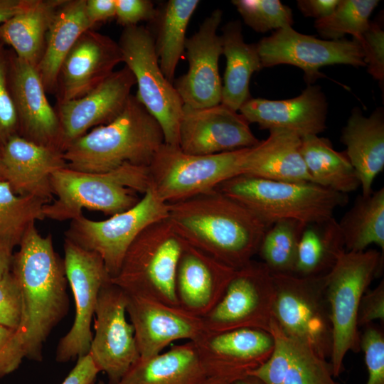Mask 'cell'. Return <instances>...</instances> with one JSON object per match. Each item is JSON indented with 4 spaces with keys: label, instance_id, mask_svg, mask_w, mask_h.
I'll return each instance as SVG.
<instances>
[{
    "label": "cell",
    "instance_id": "obj_22",
    "mask_svg": "<svg viewBox=\"0 0 384 384\" xmlns=\"http://www.w3.org/2000/svg\"><path fill=\"white\" fill-rule=\"evenodd\" d=\"M194 343L208 375H228L238 378L247 375L264 363L274 346L272 334L256 328L206 331Z\"/></svg>",
    "mask_w": 384,
    "mask_h": 384
},
{
    "label": "cell",
    "instance_id": "obj_54",
    "mask_svg": "<svg viewBox=\"0 0 384 384\" xmlns=\"http://www.w3.org/2000/svg\"><path fill=\"white\" fill-rule=\"evenodd\" d=\"M232 384H262L255 377L247 375L235 380Z\"/></svg>",
    "mask_w": 384,
    "mask_h": 384
},
{
    "label": "cell",
    "instance_id": "obj_21",
    "mask_svg": "<svg viewBox=\"0 0 384 384\" xmlns=\"http://www.w3.org/2000/svg\"><path fill=\"white\" fill-rule=\"evenodd\" d=\"M127 294V313L142 358L156 355L176 341L195 342L206 331L202 318L179 306Z\"/></svg>",
    "mask_w": 384,
    "mask_h": 384
},
{
    "label": "cell",
    "instance_id": "obj_2",
    "mask_svg": "<svg viewBox=\"0 0 384 384\" xmlns=\"http://www.w3.org/2000/svg\"><path fill=\"white\" fill-rule=\"evenodd\" d=\"M166 220L188 245L234 270L252 260L269 228L216 189L168 204Z\"/></svg>",
    "mask_w": 384,
    "mask_h": 384
},
{
    "label": "cell",
    "instance_id": "obj_13",
    "mask_svg": "<svg viewBox=\"0 0 384 384\" xmlns=\"http://www.w3.org/2000/svg\"><path fill=\"white\" fill-rule=\"evenodd\" d=\"M64 266L74 297L75 314L70 331L60 338L56 361L68 362L87 355L92 338V320L102 287L110 279L102 258L65 238Z\"/></svg>",
    "mask_w": 384,
    "mask_h": 384
},
{
    "label": "cell",
    "instance_id": "obj_14",
    "mask_svg": "<svg viewBox=\"0 0 384 384\" xmlns=\"http://www.w3.org/2000/svg\"><path fill=\"white\" fill-rule=\"evenodd\" d=\"M127 304V293L110 279L99 293L88 353L108 384H117L140 357Z\"/></svg>",
    "mask_w": 384,
    "mask_h": 384
},
{
    "label": "cell",
    "instance_id": "obj_16",
    "mask_svg": "<svg viewBox=\"0 0 384 384\" xmlns=\"http://www.w3.org/2000/svg\"><path fill=\"white\" fill-rule=\"evenodd\" d=\"M222 16L220 9L214 10L204 19L198 31L186 38L185 50L188 70L174 81L183 106L202 109L221 102L218 60L223 54V46L217 30Z\"/></svg>",
    "mask_w": 384,
    "mask_h": 384
},
{
    "label": "cell",
    "instance_id": "obj_7",
    "mask_svg": "<svg viewBox=\"0 0 384 384\" xmlns=\"http://www.w3.org/2000/svg\"><path fill=\"white\" fill-rule=\"evenodd\" d=\"M383 267V255L376 250H344L326 273V292L333 336L329 362L335 378L343 370L346 355L361 351L357 323L360 302Z\"/></svg>",
    "mask_w": 384,
    "mask_h": 384
},
{
    "label": "cell",
    "instance_id": "obj_12",
    "mask_svg": "<svg viewBox=\"0 0 384 384\" xmlns=\"http://www.w3.org/2000/svg\"><path fill=\"white\" fill-rule=\"evenodd\" d=\"M272 275L262 262L251 260L235 270L222 296L202 320L206 331L256 328L270 332L273 321Z\"/></svg>",
    "mask_w": 384,
    "mask_h": 384
},
{
    "label": "cell",
    "instance_id": "obj_44",
    "mask_svg": "<svg viewBox=\"0 0 384 384\" xmlns=\"http://www.w3.org/2000/svg\"><path fill=\"white\" fill-rule=\"evenodd\" d=\"M22 316V297L11 272L0 277V324L16 330Z\"/></svg>",
    "mask_w": 384,
    "mask_h": 384
},
{
    "label": "cell",
    "instance_id": "obj_33",
    "mask_svg": "<svg viewBox=\"0 0 384 384\" xmlns=\"http://www.w3.org/2000/svg\"><path fill=\"white\" fill-rule=\"evenodd\" d=\"M198 0H169L158 9L154 21L157 24L155 48L165 78L172 84L177 64L185 50L189 21Z\"/></svg>",
    "mask_w": 384,
    "mask_h": 384
},
{
    "label": "cell",
    "instance_id": "obj_9",
    "mask_svg": "<svg viewBox=\"0 0 384 384\" xmlns=\"http://www.w3.org/2000/svg\"><path fill=\"white\" fill-rule=\"evenodd\" d=\"M244 150L193 155L164 143L148 166L149 188L168 204L210 191L239 175Z\"/></svg>",
    "mask_w": 384,
    "mask_h": 384
},
{
    "label": "cell",
    "instance_id": "obj_40",
    "mask_svg": "<svg viewBox=\"0 0 384 384\" xmlns=\"http://www.w3.org/2000/svg\"><path fill=\"white\" fill-rule=\"evenodd\" d=\"M245 23L256 32L292 26V12L279 0H233Z\"/></svg>",
    "mask_w": 384,
    "mask_h": 384
},
{
    "label": "cell",
    "instance_id": "obj_50",
    "mask_svg": "<svg viewBox=\"0 0 384 384\" xmlns=\"http://www.w3.org/2000/svg\"><path fill=\"white\" fill-rule=\"evenodd\" d=\"M339 1L298 0L297 2L299 9L305 16L320 19L330 15L337 6Z\"/></svg>",
    "mask_w": 384,
    "mask_h": 384
},
{
    "label": "cell",
    "instance_id": "obj_15",
    "mask_svg": "<svg viewBox=\"0 0 384 384\" xmlns=\"http://www.w3.org/2000/svg\"><path fill=\"white\" fill-rule=\"evenodd\" d=\"M256 45L262 68L281 64L297 66L303 70L309 83L323 75L319 70L326 65L366 66L361 48L355 40H321L302 34L292 26L276 30Z\"/></svg>",
    "mask_w": 384,
    "mask_h": 384
},
{
    "label": "cell",
    "instance_id": "obj_51",
    "mask_svg": "<svg viewBox=\"0 0 384 384\" xmlns=\"http://www.w3.org/2000/svg\"><path fill=\"white\" fill-rule=\"evenodd\" d=\"M34 0H0V25L27 9Z\"/></svg>",
    "mask_w": 384,
    "mask_h": 384
},
{
    "label": "cell",
    "instance_id": "obj_24",
    "mask_svg": "<svg viewBox=\"0 0 384 384\" xmlns=\"http://www.w3.org/2000/svg\"><path fill=\"white\" fill-rule=\"evenodd\" d=\"M248 123L262 129H286L299 137L318 135L326 129L327 103L319 86L309 85L299 96L283 100L250 98L240 108Z\"/></svg>",
    "mask_w": 384,
    "mask_h": 384
},
{
    "label": "cell",
    "instance_id": "obj_34",
    "mask_svg": "<svg viewBox=\"0 0 384 384\" xmlns=\"http://www.w3.org/2000/svg\"><path fill=\"white\" fill-rule=\"evenodd\" d=\"M338 226L346 251L361 252L375 245L384 252V188L360 195Z\"/></svg>",
    "mask_w": 384,
    "mask_h": 384
},
{
    "label": "cell",
    "instance_id": "obj_26",
    "mask_svg": "<svg viewBox=\"0 0 384 384\" xmlns=\"http://www.w3.org/2000/svg\"><path fill=\"white\" fill-rule=\"evenodd\" d=\"M302 137L286 129L270 130L267 139L245 149L239 175L264 179L311 182L301 154Z\"/></svg>",
    "mask_w": 384,
    "mask_h": 384
},
{
    "label": "cell",
    "instance_id": "obj_49",
    "mask_svg": "<svg viewBox=\"0 0 384 384\" xmlns=\"http://www.w3.org/2000/svg\"><path fill=\"white\" fill-rule=\"evenodd\" d=\"M85 10L88 18L95 26L115 18V0H86Z\"/></svg>",
    "mask_w": 384,
    "mask_h": 384
},
{
    "label": "cell",
    "instance_id": "obj_17",
    "mask_svg": "<svg viewBox=\"0 0 384 384\" xmlns=\"http://www.w3.org/2000/svg\"><path fill=\"white\" fill-rule=\"evenodd\" d=\"M260 140L248 122L227 106L183 107L178 128V147L186 154L210 155L250 148Z\"/></svg>",
    "mask_w": 384,
    "mask_h": 384
},
{
    "label": "cell",
    "instance_id": "obj_19",
    "mask_svg": "<svg viewBox=\"0 0 384 384\" xmlns=\"http://www.w3.org/2000/svg\"><path fill=\"white\" fill-rule=\"evenodd\" d=\"M135 84L132 73L124 65L82 97L56 104L63 152L92 129L116 118L125 107Z\"/></svg>",
    "mask_w": 384,
    "mask_h": 384
},
{
    "label": "cell",
    "instance_id": "obj_6",
    "mask_svg": "<svg viewBox=\"0 0 384 384\" xmlns=\"http://www.w3.org/2000/svg\"><path fill=\"white\" fill-rule=\"evenodd\" d=\"M186 245L166 218L151 223L132 242L110 281L128 294L179 306L176 275Z\"/></svg>",
    "mask_w": 384,
    "mask_h": 384
},
{
    "label": "cell",
    "instance_id": "obj_30",
    "mask_svg": "<svg viewBox=\"0 0 384 384\" xmlns=\"http://www.w3.org/2000/svg\"><path fill=\"white\" fill-rule=\"evenodd\" d=\"M220 36L226 66L222 84L221 104L234 111L250 98L252 74L262 68L256 43H247L240 21L225 24Z\"/></svg>",
    "mask_w": 384,
    "mask_h": 384
},
{
    "label": "cell",
    "instance_id": "obj_53",
    "mask_svg": "<svg viewBox=\"0 0 384 384\" xmlns=\"http://www.w3.org/2000/svg\"><path fill=\"white\" fill-rule=\"evenodd\" d=\"M12 257L0 247V277L11 272Z\"/></svg>",
    "mask_w": 384,
    "mask_h": 384
},
{
    "label": "cell",
    "instance_id": "obj_27",
    "mask_svg": "<svg viewBox=\"0 0 384 384\" xmlns=\"http://www.w3.org/2000/svg\"><path fill=\"white\" fill-rule=\"evenodd\" d=\"M341 141L360 181L361 195L373 191V183L384 169V116L382 108L364 117L359 109L352 111L341 132Z\"/></svg>",
    "mask_w": 384,
    "mask_h": 384
},
{
    "label": "cell",
    "instance_id": "obj_8",
    "mask_svg": "<svg viewBox=\"0 0 384 384\" xmlns=\"http://www.w3.org/2000/svg\"><path fill=\"white\" fill-rule=\"evenodd\" d=\"M273 319L287 336L324 358L332 350V326L326 297V273L302 277L273 274Z\"/></svg>",
    "mask_w": 384,
    "mask_h": 384
},
{
    "label": "cell",
    "instance_id": "obj_39",
    "mask_svg": "<svg viewBox=\"0 0 384 384\" xmlns=\"http://www.w3.org/2000/svg\"><path fill=\"white\" fill-rule=\"evenodd\" d=\"M292 348L291 363L282 384H341L335 380L326 358L293 338Z\"/></svg>",
    "mask_w": 384,
    "mask_h": 384
},
{
    "label": "cell",
    "instance_id": "obj_28",
    "mask_svg": "<svg viewBox=\"0 0 384 384\" xmlns=\"http://www.w3.org/2000/svg\"><path fill=\"white\" fill-rule=\"evenodd\" d=\"M208 376L196 344L186 341L139 358L117 384H200Z\"/></svg>",
    "mask_w": 384,
    "mask_h": 384
},
{
    "label": "cell",
    "instance_id": "obj_46",
    "mask_svg": "<svg viewBox=\"0 0 384 384\" xmlns=\"http://www.w3.org/2000/svg\"><path fill=\"white\" fill-rule=\"evenodd\" d=\"M24 358L16 330L0 324V378L16 370Z\"/></svg>",
    "mask_w": 384,
    "mask_h": 384
},
{
    "label": "cell",
    "instance_id": "obj_10",
    "mask_svg": "<svg viewBox=\"0 0 384 384\" xmlns=\"http://www.w3.org/2000/svg\"><path fill=\"white\" fill-rule=\"evenodd\" d=\"M118 43L123 63L137 85L136 97L160 124L164 143L178 146L183 104L161 70L154 37L146 28L137 25L124 28Z\"/></svg>",
    "mask_w": 384,
    "mask_h": 384
},
{
    "label": "cell",
    "instance_id": "obj_55",
    "mask_svg": "<svg viewBox=\"0 0 384 384\" xmlns=\"http://www.w3.org/2000/svg\"><path fill=\"white\" fill-rule=\"evenodd\" d=\"M0 181H4V166H3L1 152H0Z\"/></svg>",
    "mask_w": 384,
    "mask_h": 384
},
{
    "label": "cell",
    "instance_id": "obj_35",
    "mask_svg": "<svg viewBox=\"0 0 384 384\" xmlns=\"http://www.w3.org/2000/svg\"><path fill=\"white\" fill-rule=\"evenodd\" d=\"M344 250L338 223L334 218L305 225L299 240L294 274L307 277L326 274Z\"/></svg>",
    "mask_w": 384,
    "mask_h": 384
},
{
    "label": "cell",
    "instance_id": "obj_29",
    "mask_svg": "<svg viewBox=\"0 0 384 384\" xmlns=\"http://www.w3.org/2000/svg\"><path fill=\"white\" fill-rule=\"evenodd\" d=\"M86 0H65L48 31L42 57L36 67L47 93L55 94L61 65L79 37L93 25L85 10Z\"/></svg>",
    "mask_w": 384,
    "mask_h": 384
},
{
    "label": "cell",
    "instance_id": "obj_31",
    "mask_svg": "<svg viewBox=\"0 0 384 384\" xmlns=\"http://www.w3.org/2000/svg\"><path fill=\"white\" fill-rule=\"evenodd\" d=\"M65 1L34 0L29 8L0 25V43L10 46L17 57L36 68L51 22Z\"/></svg>",
    "mask_w": 384,
    "mask_h": 384
},
{
    "label": "cell",
    "instance_id": "obj_52",
    "mask_svg": "<svg viewBox=\"0 0 384 384\" xmlns=\"http://www.w3.org/2000/svg\"><path fill=\"white\" fill-rule=\"evenodd\" d=\"M239 378L228 375H208L200 384H232V383Z\"/></svg>",
    "mask_w": 384,
    "mask_h": 384
},
{
    "label": "cell",
    "instance_id": "obj_18",
    "mask_svg": "<svg viewBox=\"0 0 384 384\" xmlns=\"http://www.w3.org/2000/svg\"><path fill=\"white\" fill-rule=\"evenodd\" d=\"M8 80L18 117V135L63 152L58 116L47 98L36 69L11 49L9 50Z\"/></svg>",
    "mask_w": 384,
    "mask_h": 384
},
{
    "label": "cell",
    "instance_id": "obj_41",
    "mask_svg": "<svg viewBox=\"0 0 384 384\" xmlns=\"http://www.w3.org/2000/svg\"><path fill=\"white\" fill-rule=\"evenodd\" d=\"M9 50L0 43V149L18 135V122L9 80Z\"/></svg>",
    "mask_w": 384,
    "mask_h": 384
},
{
    "label": "cell",
    "instance_id": "obj_38",
    "mask_svg": "<svg viewBox=\"0 0 384 384\" xmlns=\"http://www.w3.org/2000/svg\"><path fill=\"white\" fill-rule=\"evenodd\" d=\"M377 0H340L328 16L317 19L314 27L327 41L342 39L350 34L360 36L368 27L369 18L378 4Z\"/></svg>",
    "mask_w": 384,
    "mask_h": 384
},
{
    "label": "cell",
    "instance_id": "obj_3",
    "mask_svg": "<svg viewBox=\"0 0 384 384\" xmlns=\"http://www.w3.org/2000/svg\"><path fill=\"white\" fill-rule=\"evenodd\" d=\"M164 143L156 119L131 95L122 112L73 142L64 151L67 167L104 173L123 164L148 166Z\"/></svg>",
    "mask_w": 384,
    "mask_h": 384
},
{
    "label": "cell",
    "instance_id": "obj_23",
    "mask_svg": "<svg viewBox=\"0 0 384 384\" xmlns=\"http://www.w3.org/2000/svg\"><path fill=\"white\" fill-rule=\"evenodd\" d=\"M4 176L20 196H31L48 203L54 199L51 177L66 168L63 153L16 135L1 149Z\"/></svg>",
    "mask_w": 384,
    "mask_h": 384
},
{
    "label": "cell",
    "instance_id": "obj_1",
    "mask_svg": "<svg viewBox=\"0 0 384 384\" xmlns=\"http://www.w3.org/2000/svg\"><path fill=\"white\" fill-rule=\"evenodd\" d=\"M18 250L13 254L11 272L22 297L17 338L25 358L43 359V346L69 308L63 260L55 252L50 234L43 236L32 223Z\"/></svg>",
    "mask_w": 384,
    "mask_h": 384
},
{
    "label": "cell",
    "instance_id": "obj_56",
    "mask_svg": "<svg viewBox=\"0 0 384 384\" xmlns=\"http://www.w3.org/2000/svg\"><path fill=\"white\" fill-rule=\"evenodd\" d=\"M95 384H106L103 380H99L98 382H96Z\"/></svg>",
    "mask_w": 384,
    "mask_h": 384
},
{
    "label": "cell",
    "instance_id": "obj_43",
    "mask_svg": "<svg viewBox=\"0 0 384 384\" xmlns=\"http://www.w3.org/2000/svg\"><path fill=\"white\" fill-rule=\"evenodd\" d=\"M368 370L366 384H384V336L382 331L371 325L366 326L360 338Z\"/></svg>",
    "mask_w": 384,
    "mask_h": 384
},
{
    "label": "cell",
    "instance_id": "obj_45",
    "mask_svg": "<svg viewBox=\"0 0 384 384\" xmlns=\"http://www.w3.org/2000/svg\"><path fill=\"white\" fill-rule=\"evenodd\" d=\"M115 18L124 28L137 26L141 21H154L158 9L150 0H115Z\"/></svg>",
    "mask_w": 384,
    "mask_h": 384
},
{
    "label": "cell",
    "instance_id": "obj_11",
    "mask_svg": "<svg viewBox=\"0 0 384 384\" xmlns=\"http://www.w3.org/2000/svg\"><path fill=\"white\" fill-rule=\"evenodd\" d=\"M167 215L168 203L149 188L133 207L107 219L93 220L82 214L72 219L65 238L97 253L112 278L135 238L147 226Z\"/></svg>",
    "mask_w": 384,
    "mask_h": 384
},
{
    "label": "cell",
    "instance_id": "obj_4",
    "mask_svg": "<svg viewBox=\"0 0 384 384\" xmlns=\"http://www.w3.org/2000/svg\"><path fill=\"white\" fill-rule=\"evenodd\" d=\"M53 196L43 207L45 218L63 221L83 209L112 216L133 207L149 188L148 166L123 164L104 173H88L68 167L51 177Z\"/></svg>",
    "mask_w": 384,
    "mask_h": 384
},
{
    "label": "cell",
    "instance_id": "obj_32",
    "mask_svg": "<svg viewBox=\"0 0 384 384\" xmlns=\"http://www.w3.org/2000/svg\"><path fill=\"white\" fill-rule=\"evenodd\" d=\"M301 154L311 183L347 194L361 186L358 175L345 151L318 135L302 137Z\"/></svg>",
    "mask_w": 384,
    "mask_h": 384
},
{
    "label": "cell",
    "instance_id": "obj_36",
    "mask_svg": "<svg viewBox=\"0 0 384 384\" xmlns=\"http://www.w3.org/2000/svg\"><path fill=\"white\" fill-rule=\"evenodd\" d=\"M47 203L36 197L18 195L6 181H0V247L4 252L13 255L28 227L45 219Z\"/></svg>",
    "mask_w": 384,
    "mask_h": 384
},
{
    "label": "cell",
    "instance_id": "obj_5",
    "mask_svg": "<svg viewBox=\"0 0 384 384\" xmlns=\"http://www.w3.org/2000/svg\"><path fill=\"white\" fill-rule=\"evenodd\" d=\"M215 189L239 203L267 227L293 220L305 225L326 221L348 203L347 194L311 182H289L246 175L230 178Z\"/></svg>",
    "mask_w": 384,
    "mask_h": 384
},
{
    "label": "cell",
    "instance_id": "obj_47",
    "mask_svg": "<svg viewBox=\"0 0 384 384\" xmlns=\"http://www.w3.org/2000/svg\"><path fill=\"white\" fill-rule=\"evenodd\" d=\"M384 321V281L373 289L366 291L363 295L357 316L358 326L370 325L373 321Z\"/></svg>",
    "mask_w": 384,
    "mask_h": 384
},
{
    "label": "cell",
    "instance_id": "obj_20",
    "mask_svg": "<svg viewBox=\"0 0 384 384\" xmlns=\"http://www.w3.org/2000/svg\"><path fill=\"white\" fill-rule=\"evenodd\" d=\"M123 63L118 42L92 29L85 31L65 58L58 77L57 104L85 95Z\"/></svg>",
    "mask_w": 384,
    "mask_h": 384
},
{
    "label": "cell",
    "instance_id": "obj_48",
    "mask_svg": "<svg viewBox=\"0 0 384 384\" xmlns=\"http://www.w3.org/2000/svg\"><path fill=\"white\" fill-rule=\"evenodd\" d=\"M99 372L87 353L78 358L75 366L60 384H95Z\"/></svg>",
    "mask_w": 384,
    "mask_h": 384
},
{
    "label": "cell",
    "instance_id": "obj_37",
    "mask_svg": "<svg viewBox=\"0 0 384 384\" xmlns=\"http://www.w3.org/2000/svg\"><path fill=\"white\" fill-rule=\"evenodd\" d=\"M305 224L293 220L274 223L266 230L257 254L273 274H294L299 240Z\"/></svg>",
    "mask_w": 384,
    "mask_h": 384
},
{
    "label": "cell",
    "instance_id": "obj_25",
    "mask_svg": "<svg viewBox=\"0 0 384 384\" xmlns=\"http://www.w3.org/2000/svg\"><path fill=\"white\" fill-rule=\"evenodd\" d=\"M235 270L186 242L176 275L179 307L203 317L218 302Z\"/></svg>",
    "mask_w": 384,
    "mask_h": 384
},
{
    "label": "cell",
    "instance_id": "obj_42",
    "mask_svg": "<svg viewBox=\"0 0 384 384\" xmlns=\"http://www.w3.org/2000/svg\"><path fill=\"white\" fill-rule=\"evenodd\" d=\"M361 46L368 73L380 85L384 82V31L380 25L370 22L367 29L353 38Z\"/></svg>",
    "mask_w": 384,
    "mask_h": 384
}]
</instances>
